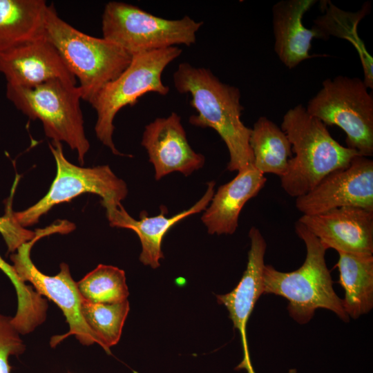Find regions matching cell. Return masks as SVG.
<instances>
[{"instance_id":"obj_23","label":"cell","mask_w":373,"mask_h":373,"mask_svg":"<svg viewBox=\"0 0 373 373\" xmlns=\"http://www.w3.org/2000/svg\"><path fill=\"white\" fill-rule=\"evenodd\" d=\"M0 269L9 278L17 292V310L12 318V323L19 334L30 333L45 321L48 301L32 286L23 282L13 266L6 262L1 256Z\"/></svg>"},{"instance_id":"obj_6","label":"cell","mask_w":373,"mask_h":373,"mask_svg":"<svg viewBox=\"0 0 373 373\" xmlns=\"http://www.w3.org/2000/svg\"><path fill=\"white\" fill-rule=\"evenodd\" d=\"M182 52L179 47L172 46L133 55L128 67L90 102L97 113L96 136L113 154L125 155L116 149L113 140V121L118 111L126 106L135 105L146 93L167 95L169 88L163 84L162 74Z\"/></svg>"},{"instance_id":"obj_8","label":"cell","mask_w":373,"mask_h":373,"mask_svg":"<svg viewBox=\"0 0 373 373\" xmlns=\"http://www.w3.org/2000/svg\"><path fill=\"white\" fill-rule=\"evenodd\" d=\"M306 110L326 126L340 127L347 147L373 155V97L363 80L343 75L325 79Z\"/></svg>"},{"instance_id":"obj_20","label":"cell","mask_w":373,"mask_h":373,"mask_svg":"<svg viewBox=\"0 0 373 373\" xmlns=\"http://www.w3.org/2000/svg\"><path fill=\"white\" fill-rule=\"evenodd\" d=\"M339 283L345 291L344 310L354 319L373 307V255L338 252Z\"/></svg>"},{"instance_id":"obj_22","label":"cell","mask_w":373,"mask_h":373,"mask_svg":"<svg viewBox=\"0 0 373 373\" xmlns=\"http://www.w3.org/2000/svg\"><path fill=\"white\" fill-rule=\"evenodd\" d=\"M129 309L128 300L115 303H94L83 298L82 316L108 354L111 353V347L120 339Z\"/></svg>"},{"instance_id":"obj_12","label":"cell","mask_w":373,"mask_h":373,"mask_svg":"<svg viewBox=\"0 0 373 373\" xmlns=\"http://www.w3.org/2000/svg\"><path fill=\"white\" fill-rule=\"evenodd\" d=\"M298 222L327 249L373 254V210L342 207L316 215H303Z\"/></svg>"},{"instance_id":"obj_11","label":"cell","mask_w":373,"mask_h":373,"mask_svg":"<svg viewBox=\"0 0 373 373\" xmlns=\"http://www.w3.org/2000/svg\"><path fill=\"white\" fill-rule=\"evenodd\" d=\"M342 207L373 210V161L369 157L355 156L347 166L329 173L296 199V207L305 216Z\"/></svg>"},{"instance_id":"obj_15","label":"cell","mask_w":373,"mask_h":373,"mask_svg":"<svg viewBox=\"0 0 373 373\" xmlns=\"http://www.w3.org/2000/svg\"><path fill=\"white\" fill-rule=\"evenodd\" d=\"M250 249L245 271L237 286L229 293L216 295L217 301L229 313L234 328L239 330L245 352V358L239 367L249 372L253 369L249 361L246 338V325L256 303L264 294V259L266 241L260 230L252 227L249 231Z\"/></svg>"},{"instance_id":"obj_13","label":"cell","mask_w":373,"mask_h":373,"mask_svg":"<svg viewBox=\"0 0 373 373\" xmlns=\"http://www.w3.org/2000/svg\"><path fill=\"white\" fill-rule=\"evenodd\" d=\"M141 144L154 167L156 180L175 171L189 176L204 164V156L189 144L181 117L176 113L147 124Z\"/></svg>"},{"instance_id":"obj_7","label":"cell","mask_w":373,"mask_h":373,"mask_svg":"<svg viewBox=\"0 0 373 373\" xmlns=\"http://www.w3.org/2000/svg\"><path fill=\"white\" fill-rule=\"evenodd\" d=\"M202 25L186 15L164 19L120 1L107 3L102 17V37L131 56L178 45L190 46Z\"/></svg>"},{"instance_id":"obj_27","label":"cell","mask_w":373,"mask_h":373,"mask_svg":"<svg viewBox=\"0 0 373 373\" xmlns=\"http://www.w3.org/2000/svg\"><path fill=\"white\" fill-rule=\"evenodd\" d=\"M287 373H297V371L296 369H290Z\"/></svg>"},{"instance_id":"obj_5","label":"cell","mask_w":373,"mask_h":373,"mask_svg":"<svg viewBox=\"0 0 373 373\" xmlns=\"http://www.w3.org/2000/svg\"><path fill=\"white\" fill-rule=\"evenodd\" d=\"M6 95L17 109L30 119L41 122L46 137L64 142L76 151L84 164L90 144L86 138L79 86L53 79L33 87L6 84Z\"/></svg>"},{"instance_id":"obj_21","label":"cell","mask_w":373,"mask_h":373,"mask_svg":"<svg viewBox=\"0 0 373 373\" xmlns=\"http://www.w3.org/2000/svg\"><path fill=\"white\" fill-rule=\"evenodd\" d=\"M249 145L254 166L262 174L283 177L292 157L291 144L280 127L267 117H260L251 128Z\"/></svg>"},{"instance_id":"obj_14","label":"cell","mask_w":373,"mask_h":373,"mask_svg":"<svg viewBox=\"0 0 373 373\" xmlns=\"http://www.w3.org/2000/svg\"><path fill=\"white\" fill-rule=\"evenodd\" d=\"M0 73L7 84L15 86L33 87L53 79L77 84L61 55L45 36L1 52Z\"/></svg>"},{"instance_id":"obj_25","label":"cell","mask_w":373,"mask_h":373,"mask_svg":"<svg viewBox=\"0 0 373 373\" xmlns=\"http://www.w3.org/2000/svg\"><path fill=\"white\" fill-rule=\"evenodd\" d=\"M17 182L16 180L7 202L6 213L0 217V233L6 242L8 252L11 253H15L21 245L32 240L37 233V231H32L20 225L14 217L12 199Z\"/></svg>"},{"instance_id":"obj_18","label":"cell","mask_w":373,"mask_h":373,"mask_svg":"<svg viewBox=\"0 0 373 373\" xmlns=\"http://www.w3.org/2000/svg\"><path fill=\"white\" fill-rule=\"evenodd\" d=\"M316 2L315 0H285L272 8L274 50L279 59L289 69L302 61L327 55H309L312 41L319 38L314 28L303 23L305 13Z\"/></svg>"},{"instance_id":"obj_24","label":"cell","mask_w":373,"mask_h":373,"mask_svg":"<svg viewBox=\"0 0 373 373\" xmlns=\"http://www.w3.org/2000/svg\"><path fill=\"white\" fill-rule=\"evenodd\" d=\"M86 300L94 303H115L127 300L129 295L124 270L99 264L77 283Z\"/></svg>"},{"instance_id":"obj_2","label":"cell","mask_w":373,"mask_h":373,"mask_svg":"<svg viewBox=\"0 0 373 373\" xmlns=\"http://www.w3.org/2000/svg\"><path fill=\"white\" fill-rule=\"evenodd\" d=\"M280 128L294 154L285 174L280 178L282 188L291 197L308 193L329 173L347 166L360 155L356 150L340 144L326 125L301 104L286 112Z\"/></svg>"},{"instance_id":"obj_9","label":"cell","mask_w":373,"mask_h":373,"mask_svg":"<svg viewBox=\"0 0 373 373\" xmlns=\"http://www.w3.org/2000/svg\"><path fill=\"white\" fill-rule=\"evenodd\" d=\"M48 145L56 162L55 178L43 198L22 211H14V217L20 225L32 226L54 206L86 193L101 197V203L106 211L121 205L128 193L127 186L108 165L79 166L65 157L61 142L52 141Z\"/></svg>"},{"instance_id":"obj_16","label":"cell","mask_w":373,"mask_h":373,"mask_svg":"<svg viewBox=\"0 0 373 373\" xmlns=\"http://www.w3.org/2000/svg\"><path fill=\"white\" fill-rule=\"evenodd\" d=\"M215 185L214 181L208 182L206 192L198 202L189 209L169 218L165 215L166 208L161 207L158 215L150 217L147 212L142 211L140 220H137L126 212L122 204L106 211V216L111 227L128 229L138 236L142 245L140 262L156 269L160 267V259L164 258L161 245L167 231L185 218L204 211L214 195Z\"/></svg>"},{"instance_id":"obj_4","label":"cell","mask_w":373,"mask_h":373,"mask_svg":"<svg viewBox=\"0 0 373 373\" xmlns=\"http://www.w3.org/2000/svg\"><path fill=\"white\" fill-rule=\"evenodd\" d=\"M45 37L57 48L79 82L82 99L90 103L98 92L130 64L132 56L104 38L86 35L58 15L48 5Z\"/></svg>"},{"instance_id":"obj_3","label":"cell","mask_w":373,"mask_h":373,"mask_svg":"<svg viewBox=\"0 0 373 373\" xmlns=\"http://www.w3.org/2000/svg\"><path fill=\"white\" fill-rule=\"evenodd\" d=\"M295 231L305 245V260L300 268L291 272L280 271L270 265H265L264 294H274L286 298L289 316L301 325L310 321L316 310L321 308L333 312L343 321H349L343 299L333 288L325 261L327 249L298 221Z\"/></svg>"},{"instance_id":"obj_1","label":"cell","mask_w":373,"mask_h":373,"mask_svg":"<svg viewBox=\"0 0 373 373\" xmlns=\"http://www.w3.org/2000/svg\"><path fill=\"white\" fill-rule=\"evenodd\" d=\"M173 84L180 93H189L196 114L189 117L191 125L214 129L229 153L227 169L239 171L254 165L249 145L251 128L241 120L244 109L239 89L222 82L207 68L187 62L179 64L173 73Z\"/></svg>"},{"instance_id":"obj_10","label":"cell","mask_w":373,"mask_h":373,"mask_svg":"<svg viewBox=\"0 0 373 373\" xmlns=\"http://www.w3.org/2000/svg\"><path fill=\"white\" fill-rule=\"evenodd\" d=\"M37 231L36 236L12 253L10 260L20 279L24 283L30 282L37 293L55 303L66 318L69 326L68 332L61 335L53 336L50 339V346L55 347L71 335H74L84 345L94 343L100 345L98 338L87 325L82 316L81 305L83 297L78 290L77 283L71 276L68 265L62 262L59 272L50 276L40 271L30 258L31 249L38 240L55 233H66V224L61 221L46 229Z\"/></svg>"},{"instance_id":"obj_17","label":"cell","mask_w":373,"mask_h":373,"mask_svg":"<svg viewBox=\"0 0 373 373\" xmlns=\"http://www.w3.org/2000/svg\"><path fill=\"white\" fill-rule=\"evenodd\" d=\"M267 178L254 165L238 171L229 182L221 185L204 210L201 220L209 234H233L245 204L265 186Z\"/></svg>"},{"instance_id":"obj_26","label":"cell","mask_w":373,"mask_h":373,"mask_svg":"<svg viewBox=\"0 0 373 373\" xmlns=\"http://www.w3.org/2000/svg\"><path fill=\"white\" fill-rule=\"evenodd\" d=\"M12 317L0 314V373H10V356L22 354L26 346L12 323Z\"/></svg>"},{"instance_id":"obj_19","label":"cell","mask_w":373,"mask_h":373,"mask_svg":"<svg viewBox=\"0 0 373 373\" xmlns=\"http://www.w3.org/2000/svg\"><path fill=\"white\" fill-rule=\"evenodd\" d=\"M44 0H0V53L44 37Z\"/></svg>"}]
</instances>
